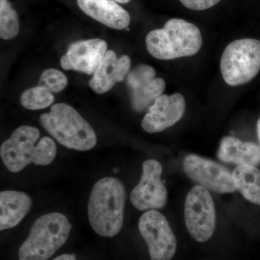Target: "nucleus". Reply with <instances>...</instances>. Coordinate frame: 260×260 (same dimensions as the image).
Wrapping results in <instances>:
<instances>
[{"instance_id": "nucleus-21", "label": "nucleus", "mask_w": 260, "mask_h": 260, "mask_svg": "<svg viewBox=\"0 0 260 260\" xmlns=\"http://www.w3.org/2000/svg\"><path fill=\"white\" fill-rule=\"evenodd\" d=\"M68 85V78L59 70L50 68L44 70L39 78V86L44 87L51 93H59Z\"/></svg>"}, {"instance_id": "nucleus-16", "label": "nucleus", "mask_w": 260, "mask_h": 260, "mask_svg": "<svg viewBox=\"0 0 260 260\" xmlns=\"http://www.w3.org/2000/svg\"><path fill=\"white\" fill-rule=\"evenodd\" d=\"M218 158L221 161L239 166L260 165V147L234 137H225L220 141Z\"/></svg>"}, {"instance_id": "nucleus-27", "label": "nucleus", "mask_w": 260, "mask_h": 260, "mask_svg": "<svg viewBox=\"0 0 260 260\" xmlns=\"http://www.w3.org/2000/svg\"><path fill=\"white\" fill-rule=\"evenodd\" d=\"M116 3H121V4H126V3H129L130 0H114Z\"/></svg>"}, {"instance_id": "nucleus-8", "label": "nucleus", "mask_w": 260, "mask_h": 260, "mask_svg": "<svg viewBox=\"0 0 260 260\" xmlns=\"http://www.w3.org/2000/svg\"><path fill=\"white\" fill-rule=\"evenodd\" d=\"M186 175L207 189L220 194L237 191L232 172L221 164L195 154L186 155L183 162Z\"/></svg>"}, {"instance_id": "nucleus-12", "label": "nucleus", "mask_w": 260, "mask_h": 260, "mask_svg": "<svg viewBox=\"0 0 260 260\" xmlns=\"http://www.w3.org/2000/svg\"><path fill=\"white\" fill-rule=\"evenodd\" d=\"M185 109V99L181 94L161 95L149 107L142 121V127L148 133L164 131L180 120Z\"/></svg>"}, {"instance_id": "nucleus-3", "label": "nucleus", "mask_w": 260, "mask_h": 260, "mask_svg": "<svg viewBox=\"0 0 260 260\" xmlns=\"http://www.w3.org/2000/svg\"><path fill=\"white\" fill-rule=\"evenodd\" d=\"M43 127L63 146L80 151L91 150L97 143L95 131L76 109L64 103L54 104L40 116Z\"/></svg>"}, {"instance_id": "nucleus-13", "label": "nucleus", "mask_w": 260, "mask_h": 260, "mask_svg": "<svg viewBox=\"0 0 260 260\" xmlns=\"http://www.w3.org/2000/svg\"><path fill=\"white\" fill-rule=\"evenodd\" d=\"M130 66L129 56L122 55L118 58L115 51H108L90 80V88L98 94L107 93L115 84L124 80L129 73Z\"/></svg>"}, {"instance_id": "nucleus-19", "label": "nucleus", "mask_w": 260, "mask_h": 260, "mask_svg": "<svg viewBox=\"0 0 260 260\" xmlns=\"http://www.w3.org/2000/svg\"><path fill=\"white\" fill-rule=\"evenodd\" d=\"M20 104L29 110H41L49 107L54 102V96L51 91L38 85L29 88L22 93Z\"/></svg>"}, {"instance_id": "nucleus-18", "label": "nucleus", "mask_w": 260, "mask_h": 260, "mask_svg": "<svg viewBox=\"0 0 260 260\" xmlns=\"http://www.w3.org/2000/svg\"><path fill=\"white\" fill-rule=\"evenodd\" d=\"M236 189L254 204L260 206V169L251 166H239L232 172Z\"/></svg>"}, {"instance_id": "nucleus-15", "label": "nucleus", "mask_w": 260, "mask_h": 260, "mask_svg": "<svg viewBox=\"0 0 260 260\" xmlns=\"http://www.w3.org/2000/svg\"><path fill=\"white\" fill-rule=\"evenodd\" d=\"M78 6L89 17L116 30L128 28L130 15L114 0H77Z\"/></svg>"}, {"instance_id": "nucleus-5", "label": "nucleus", "mask_w": 260, "mask_h": 260, "mask_svg": "<svg viewBox=\"0 0 260 260\" xmlns=\"http://www.w3.org/2000/svg\"><path fill=\"white\" fill-rule=\"evenodd\" d=\"M220 71L231 86L250 82L260 71V41L242 39L234 41L223 51Z\"/></svg>"}, {"instance_id": "nucleus-11", "label": "nucleus", "mask_w": 260, "mask_h": 260, "mask_svg": "<svg viewBox=\"0 0 260 260\" xmlns=\"http://www.w3.org/2000/svg\"><path fill=\"white\" fill-rule=\"evenodd\" d=\"M155 74L153 68L144 64L138 65L128 73L126 84L135 112L149 109L165 90V80L155 78Z\"/></svg>"}, {"instance_id": "nucleus-4", "label": "nucleus", "mask_w": 260, "mask_h": 260, "mask_svg": "<svg viewBox=\"0 0 260 260\" xmlns=\"http://www.w3.org/2000/svg\"><path fill=\"white\" fill-rule=\"evenodd\" d=\"M71 229L63 214L51 213L39 217L19 249V260L49 259L64 245Z\"/></svg>"}, {"instance_id": "nucleus-10", "label": "nucleus", "mask_w": 260, "mask_h": 260, "mask_svg": "<svg viewBox=\"0 0 260 260\" xmlns=\"http://www.w3.org/2000/svg\"><path fill=\"white\" fill-rule=\"evenodd\" d=\"M40 132L35 126H19L10 138L3 142L0 156L7 169L12 173L23 170L32 164Z\"/></svg>"}, {"instance_id": "nucleus-6", "label": "nucleus", "mask_w": 260, "mask_h": 260, "mask_svg": "<svg viewBox=\"0 0 260 260\" xmlns=\"http://www.w3.org/2000/svg\"><path fill=\"white\" fill-rule=\"evenodd\" d=\"M184 219L191 237L198 242L209 240L215 232L216 213L210 191L197 185L188 193L184 204Z\"/></svg>"}, {"instance_id": "nucleus-1", "label": "nucleus", "mask_w": 260, "mask_h": 260, "mask_svg": "<svg viewBox=\"0 0 260 260\" xmlns=\"http://www.w3.org/2000/svg\"><path fill=\"white\" fill-rule=\"evenodd\" d=\"M125 189L120 180L105 177L95 183L88 205L89 222L94 232L104 237H115L124 221Z\"/></svg>"}, {"instance_id": "nucleus-25", "label": "nucleus", "mask_w": 260, "mask_h": 260, "mask_svg": "<svg viewBox=\"0 0 260 260\" xmlns=\"http://www.w3.org/2000/svg\"><path fill=\"white\" fill-rule=\"evenodd\" d=\"M54 260H77L75 255L73 254H64L62 255L57 256Z\"/></svg>"}, {"instance_id": "nucleus-26", "label": "nucleus", "mask_w": 260, "mask_h": 260, "mask_svg": "<svg viewBox=\"0 0 260 260\" xmlns=\"http://www.w3.org/2000/svg\"><path fill=\"white\" fill-rule=\"evenodd\" d=\"M256 131H257L258 138H259L260 142V118L259 120L257 121V124H256Z\"/></svg>"}, {"instance_id": "nucleus-7", "label": "nucleus", "mask_w": 260, "mask_h": 260, "mask_svg": "<svg viewBox=\"0 0 260 260\" xmlns=\"http://www.w3.org/2000/svg\"><path fill=\"white\" fill-rule=\"evenodd\" d=\"M142 237L148 245L151 260H171L177 251V239L167 218L155 210L142 215L138 223Z\"/></svg>"}, {"instance_id": "nucleus-9", "label": "nucleus", "mask_w": 260, "mask_h": 260, "mask_svg": "<svg viewBox=\"0 0 260 260\" xmlns=\"http://www.w3.org/2000/svg\"><path fill=\"white\" fill-rule=\"evenodd\" d=\"M162 167L157 160H145L141 180L130 194L132 204L140 211L162 209L167 205V190L160 177Z\"/></svg>"}, {"instance_id": "nucleus-17", "label": "nucleus", "mask_w": 260, "mask_h": 260, "mask_svg": "<svg viewBox=\"0 0 260 260\" xmlns=\"http://www.w3.org/2000/svg\"><path fill=\"white\" fill-rule=\"evenodd\" d=\"M32 200L25 193L3 191L0 193V230L16 226L28 214Z\"/></svg>"}, {"instance_id": "nucleus-23", "label": "nucleus", "mask_w": 260, "mask_h": 260, "mask_svg": "<svg viewBox=\"0 0 260 260\" xmlns=\"http://www.w3.org/2000/svg\"><path fill=\"white\" fill-rule=\"evenodd\" d=\"M179 1L186 8L200 11V10L209 9L218 4L221 0H179Z\"/></svg>"}, {"instance_id": "nucleus-20", "label": "nucleus", "mask_w": 260, "mask_h": 260, "mask_svg": "<svg viewBox=\"0 0 260 260\" xmlns=\"http://www.w3.org/2000/svg\"><path fill=\"white\" fill-rule=\"evenodd\" d=\"M18 14L8 0H0V37L10 40L19 32Z\"/></svg>"}, {"instance_id": "nucleus-22", "label": "nucleus", "mask_w": 260, "mask_h": 260, "mask_svg": "<svg viewBox=\"0 0 260 260\" xmlns=\"http://www.w3.org/2000/svg\"><path fill=\"white\" fill-rule=\"evenodd\" d=\"M56 145L54 140L44 137L39 140L36 147L32 164L37 166H47L55 158Z\"/></svg>"}, {"instance_id": "nucleus-2", "label": "nucleus", "mask_w": 260, "mask_h": 260, "mask_svg": "<svg viewBox=\"0 0 260 260\" xmlns=\"http://www.w3.org/2000/svg\"><path fill=\"white\" fill-rule=\"evenodd\" d=\"M145 43L150 55L160 60H170L195 55L201 49L203 39L194 24L173 18L164 28L148 32Z\"/></svg>"}, {"instance_id": "nucleus-24", "label": "nucleus", "mask_w": 260, "mask_h": 260, "mask_svg": "<svg viewBox=\"0 0 260 260\" xmlns=\"http://www.w3.org/2000/svg\"><path fill=\"white\" fill-rule=\"evenodd\" d=\"M60 64L61 68L65 70H73L72 69L71 64H70L69 59H68V56H67L66 54H65L64 55H63L62 57L61 58Z\"/></svg>"}, {"instance_id": "nucleus-14", "label": "nucleus", "mask_w": 260, "mask_h": 260, "mask_svg": "<svg viewBox=\"0 0 260 260\" xmlns=\"http://www.w3.org/2000/svg\"><path fill=\"white\" fill-rule=\"evenodd\" d=\"M107 43L100 39L72 44L66 53L72 69L87 75L94 74L107 52Z\"/></svg>"}]
</instances>
